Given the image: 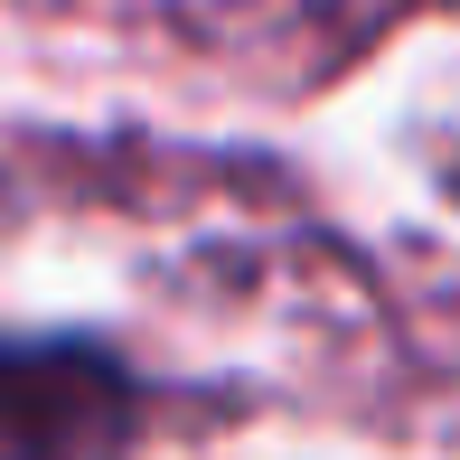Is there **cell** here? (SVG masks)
Instances as JSON below:
<instances>
[{
  "label": "cell",
  "instance_id": "cell-1",
  "mask_svg": "<svg viewBox=\"0 0 460 460\" xmlns=\"http://www.w3.org/2000/svg\"><path fill=\"white\" fill-rule=\"evenodd\" d=\"M141 385L94 339H0V460H122Z\"/></svg>",
  "mask_w": 460,
  "mask_h": 460
}]
</instances>
